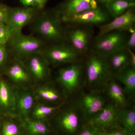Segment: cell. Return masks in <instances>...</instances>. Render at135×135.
<instances>
[{
	"label": "cell",
	"mask_w": 135,
	"mask_h": 135,
	"mask_svg": "<svg viewBox=\"0 0 135 135\" xmlns=\"http://www.w3.org/2000/svg\"><path fill=\"white\" fill-rule=\"evenodd\" d=\"M56 135H76L85 123L77 98L67 99L49 120Z\"/></svg>",
	"instance_id": "1"
},
{
	"label": "cell",
	"mask_w": 135,
	"mask_h": 135,
	"mask_svg": "<svg viewBox=\"0 0 135 135\" xmlns=\"http://www.w3.org/2000/svg\"><path fill=\"white\" fill-rule=\"evenodd\" d=\"M84 67V86L89 91L104 92L113 77L107 57L90 50L87 53Z\"/></svg>",
	"instance_id": "2"
},
{
	"label": "cell",
	"mask_w": 135,
	"mask_h": 135,
	"mask_svg": "<svg viewBox=\"0 0 135 135\" xmlns=\"http://www.w3.org/2000/svg\"><path fill=\"white\" fill-rule=\"evenodd\" d=\"M54 81L67 99L74 98L84 85V67L81 61L60 68Z\"/></svg>",
	"instance_id": "3"
},
{
	"label": "cell",
	"mask_w": 135,
	"mask_h": 135,
	"mask_svg": "<svg viewBox=\"0 0 135 135\" xmlns=\"http://www.w3.org/2000/svg\"><path fill=\"white\" fill-rule=\"evenodd\" d=\"M57 13L44 15L39 17L32 26L33 30L42 38L53 44L64 42L66 40V30Z\"/></svg>",
	"instance_id": "4"
},
{
	"label": "cell",
	"mask_w": 135,
	"mask_h": 135,
	"mask_svg": "<svg viewBox=\"0 0 135 135\" xmlns=\"http://www.w3.org/2000/svg\"><path fill=\"white\" fill-rule=\"evenodd\" d=\"M7 44L14 57L22 61L33 53L40 51L44 46L41 39L24 34L22 31H12Z\"/></svg>",
	"instance_id": "5"
},
{
	"label": "cell",
	"mask_w": 135,
	"mask_h": 135,
	"mask_svg": "<svg viewBox=\"0 0 135 135\" xmlns=\"http://www.w3.org/2000/svg\"><path fill=\"white\" fill-rule=\"evenodd\" d=\"M50 65L56 66L80 62L83 56L69 44H53L40 51Z\"/></svg>",
	"instance_id": "6"
},
{
	"label": "cell",
	"mask_w": 135,
	"mask_h": 135,
	"mask_svg": "<svg viewBox=\"0 0 135 135\" xmlns=\"http://www.w3.org/2000/svg\"><path fill=\"white\" fill-rule=\"evenodd\" d=\"M2 74L16 89H33L36 86L23 62L15 57L9 60Z\"/></svg>",
	"instance_id": "7"
},
{
	"label": "cell",
	"mask_w": 135,
	"mask_h": 135,
	"mask_svg": "<svg viewBox=\"0 0 135 135\" xmlns=\"http://www.w3.org/2000/svg\"><path fill=\"white\" fill-rule=\"evenodd\" d=\"M126 32L114 31L97 36L92 44L90 50L108 57L126 48L128 38Z\"/></svg>",
	"instance_id": "8"
},
{
	"label": "cell",
	"mask_w": 135,
	"mask_h": 135,
	"mask_svg": "<svg viewBox=\"0 0 135 135\" xmlns=\"http://www.w3.org/2000/svg\"><path fill=\"white\" fill-rule=\"evenodd\" d=\"M23 61L36 85L44 84L53 80L50 65L40 51L33 53Z\"/></svg>",
	"instance_id": "9"
},
{
	"label": "cell",
	"mask_w": 135,
	"mask_h": 135,
	"mask_svg": "<svg viewBox=\"0 0 135 135\" xmlns=\"http://www.w3.org/2000/svg\"><path fill=\"white\" fill-rule=\"evenodd\" d=\"M74 25L69 30H66V40L70 45L83 56L90 50L94 34L93 29L91 25Z\"/></svg>",
	"instance_id": "10"
},
{
	"label": "cell",
	"mask_w": 135,
	"mask_h": 135,
	"mask_svg": "<svg viewBox=\"0 0 135 135\" xmlns=\"http://www.w3.org/2000/svg\"><path fill=\"white\" fill-rule=\"evenodd\" d=\"M103 93L93 91L82 92L77 98L85 123L95 116L108 103Z\"/></svg>",
	"instance_id": "11"
},
{
	"label": "cell",
	"mask_w": 135,
	"mask_h": 135,
	"mask_svg": "<svg viewBox=\"0 0 135 135\" xmlns=\"http://www.w3.org/2000/svg\"><path fill=\"white\" fill-rule=\"evenodd\" d=\"M36 101L51 106L61 105L66 100L62 90L53 79L34 88Z\"/></svg>",
	"instance_id": "12"
},
{
	"label": "cell",
	"mask_w": 135,
	"mask_h": 135,
	"mask_svg": "<svg viewBox=\"0 0 135 135\" xmlns=\"http://www.w3.org/2000/svg\"><path fill=\"white\" fill-rule=\"evenodd\" d=\"M120 109L108 102L98 113L86 123L92 124L101 131L120 126Z\"/></svg>",
	"instance_id": "13"
},
{
	"label": "cell",
	"mask_w": 135,
	"mask_h": 135,
	"mask_svg": "<svg viewBox=\"0 0 135 135\" xmlns=\"http://www.w3.org/2000/svg\"><path fill=\"white\" fill-rule=\"evenodd\" d=\"M109 18L108 13L99 7L96 9L87 10L74 16L61 19L62 22L65 23L91 26L106 23Z\"/></svg>",
	"instance_id": "14"
},
{
	"label": "cell",
	"mask_w": 135,
	"mask_h": 135,
	"mask_svg": "<svg viewBox=\"0 0 135 135\" xmlns=\"http://www.w3.org/2000/svg\"><path fill=\"white\" fill-rule=\"evenodd\" d=\"M16 88L2 74H0V114L15 115Z\"/></svg>",
	"instance_id": "15"
},
{
	"label": "cell",
	"mask_w": 135,
	"mask_h": 135,
	"mask_svg": "<svg viewBox=\"0 0 135 135\" xmlns=\"http://www.w3.org/2000/svg\"><path fill=\"white\" fill-rule=\"evenodd\" d=\"M33 89H16L15 114L23 120L29 118L36 103Z\"/></svg>",
	"instance_id": "16"
},
{
	"label": "cell",
	"mask_w": 135,
	"mask_h": 135,
	"mask_svg": "<svg viewBox=\"0 0 135 135\" xmlns=\"http://www.w3.org/2000/svg\"><path fill=\"white\" fill-rule=\"evenodd\" d=\"M134 8L128 9L122 15L114 18L112 22L100 25L97 36L114 31H128L131 27L134 26L135 14Z\"/></svg>",
	"instance_id": "17"
},
{
	"label": "cell",
	"mask_w": 135,
	"mask_h": 135,
	"mask_svg": "<svg viewBox=\"0 0 135 135\" xmlns=\"http://www.w3.org/2000/svg\"><path fill=\"white\" fill-rule=\"evenodd\" d=\"M35 8H16L10 9L7 25L12 31H22V28L32 20Z\"/></svg>",
	"instance_id": "18"
},
{
	"label": "cell",
	"mask_w": 135,
	"mask_h": 135,
	"mask_svg": "<svg viewBox=\"0 0 135 135\" xmlns=\"http://www.w3.org/2000/svg\"><path fill=\"white\" fill-rule=\"evenodd\" d=\"M105 92L109 102L119 109L124 108L131 105L125 91L120 83L113 77L107 85Z\"/></svg>",
	"instance_id": "19"
},
{
	"label": "cell",
	"mask_w": 135,
	"mask_h": 135,
	"mask_svg": "<svg viewBox=\"0 0 135 135\" xmlns=\"http://www.w3.org/2000/svg\"><path fill=\"white\" fill-rule=\"evenodd\" d=\"M113 78L120 83L130 101L135 96V68L130 66L120 72L113 75Z\"/></svg>",
	"instance_id": "20"
},
{
	"label": "cell",
	"mask_w": 135,
	"mask_h": 135,
	"mask_svg": "<svg viewBox=\"0 0 135 135\" xmlns=\"http://www.w3.org/2000/svg\"><path fill=\"white\" fill-rule=\"evenodd\" d=\"M92 0H66L56 12L60 18L68 17L91 9Z\"/></svg>",
	"instance_id": "21"
},
{
	"label": "cell",
	"mask_w": 135,
	"mask_h": 135,
	"mask_svg": "<svg viewBox=\"0 0 135 135\" xmlns=\"http://www.w3.org/2000/svg\"><path fill=\"white\" fill-rule=\"evenodd\" d=\"M0 135H26L23 120L16 115L3 116Z\"/></svg>",
	"instance_id": "22"
},
{
	"label": "cell",
	"mask_w": 135,
	"mask_h": 135,
	"mask_svg": "<svg viewBox=\"0 0 135 135\" xmlns=\"http://www.w3.org/2000/svg\"><path fill=\"white\" fill-rule=\"evenodd\" d=\"M26 135H55L49 121L28 118L24 120Z\"/></svg>",
	"instance_id": "23"
},
{
	"label": "cell",
	"mask_w": 135,
	"mask_h": 135,
	"mask_svg": "<svg viewBox=\"0 0 135 135\" xmlns=\"http://www.w3.org/2000/svg\"><path fill=\"white\" fill-rule=\"evenodd\" d=\"M107 58L113 75L131 66L129 53L126 48L113 53Z\"/></svg>",
	"instance_id": "24"
},
{
	"label": "cell",
	"mask_w": 135,
	"mask_h": 135,
	"mask_svg": "<svg viewBox=\"0 0 135 135\" xmlns=\"http://www.w3.org/2000/svg\"><path fill=\"white\" fill-rule=\"evenodd\" d=\"M62 104L57 106H51L36 101L29 118L38 120L49 121L55 114Z\"/></svg>",
	"instance_id": "25"
},
{
	"label": "cell",
	"mask_w": 135,
	"mask_h": 135,
	"mask_svg": "<svg viewBox=\"0 0 135 135\" xmlns=\"http://www.w3.org/2000/svg\"><path fill=\"white\" fill-rule=\"evenodd\" d=\"M120 126L130 134H135V106L131 104L119 110Z\"/></svg>",
	"instance_id": "26"
},
{
	"label": "cell",
	"mask_w": 135,
	"mask_h": 135,
	"mask_svg": "<svg viewBox=\"0 0 135 135\" xmlns=\"http://www.w3.org/2000/svg\"><path fill=\"white\" fill-rule=\"evenodd\" d=\"M106 6L109 13L116 18L122 15L128 9L134 7L135 3L126 0H114Z\"/></svg>",
	"instance_id": "27"
},
{
	"label": "cell",
	"mask_w": 135,
	"mask_h": 135,
	"mask_svg": "<svg viewBox=\"0 0 135 135\" xmlns=\"http://www.w3.org/2000/svg\"><path fill=\"white\" fill-rule=\"evenodd\" d=\"M102 131L92 124L85 123L76 135H101Z\"/></svg>",
	"instance_id": "28"
},
{
	"label": "cell",
	"mask_w": 135,
	"mask_h": 135,
	"mask_svg": "<svg viewBox=\"0 0 135 135\" xmlns=\"http://www.w3.org/2000/svg\"><path fill=\"white\" fill-rule=\"evenodd\" d=\"M6 45L0 44V74H2L9 61Z\"/></svg>",
	"instance_id": "29"
},
{
	"label": "cell",
	"mask_w": 135,
	"mask_h": 135,
	"mask_svg": "<svg viewBox=\"0 0 135 135\" xmlns=\"http://www.w3.org/2000/svg\"><path fill=\"white\" fill-rule=\"evenodd\" d=\"M12 32L7 25L0 23V44L7 45Z\"/></svg>",
	"instance_id": "30"
},
{
	"label": "cell",
	"mask_w": 135,
	"mask_h": 135,
	"mask_svg": "<svg viewBox=\"0 0 135 135\" xmlns=\"http://www.w3.org/2000/svg\"><path fill=\"white\" fill-rule=\"evenodd\" d=\"M101 135H135L126 131L121 126L102 131Z\"/></svg>",
	"instance_id": "31"
},
{
	"label": "cell",
	"mask_w": 135,
	"mask_h": 135,
	"mask_svg": "<svg viewBox=\"0 0 135 135\" xmlns=\"http://www.w3.org/2000/svg\"><path fill=\"white\" fill-rule=\"evenodd\" d=\"M9 8L7 5L0 3V23L7 24L10 12Z\"/></svg>",
	"instance_id": "32"
},
{
	"label": "cell",
	"mask_w": 135,
	"mask_h": 135,
	"mask_svg": "<svg viewBox=\"0 0 135 135\" xmlns=\"http://www.w3.org/2000/svg\"><path fill=\"white\" fill-rule=\"evenodd\" d=\"M126 48L130 49L132 50L135 49V32L131 33L130 36L128 38L126 42Z\"/></svg>",
	"instance_id": "33"
},
{
	"label": "cell",
	"mask_w": 135,
	"mask_h": 135,
	"mask_svg": "<svg viewBox=\"0 0 135 135\" xmlns=\"http://www.w3.org/2000/svg\"><path fill=\"white\" fill-rule=\"evenodd\" d=\"M22 5L25 7L36 8L35 0H20Z\"/></svg>",
	"instance_id": "34"
},
{
	"label": "cell",
	"mask_w": 135,
	"mask_h": 135,
	"mask_svg": "<svg viewBox=\"0 0 135 135\" xmlns=\"http://www.w3.org/2000/svg\"><path fill=\"white\" fill-rule=\"evenodd\" d=\"M127 49L128 52L129 53V56L131 60V66L135 68V54L133 50L130 49Z\"/></svg>",
	"instance_id": "35"
},
{
	"label": "cell",
	"mask_w": 135,
	"mask_h": 135,
	"mask_svg": "<svg viewBox=\"0 0 135 135\" xmlns=\"http://www.w3.org/2000/svg\"><path fill=\"white\" fill-rule=\"evenodd\" d=\"M48 0H35L36 8L39 9H42L45 7Z\"/></svg>",
	"instance_id": "36"
},
{
	"label": "cell",
	"mask_w": 135,
	"mask_h": 135,
	"mask_svg": "<svg viewBox=\"0 0 135 135\" xmlns=\"http://www.w3.org/2000/svg\"><path fill=\"white\" fill-rule=\"evenodd\" d=\"M114 1V0H97V1L98 3H101V4H105L106 5L113 1Z\"/></svg>",
	"instance_id": "37"
},
{
	"label": "cell",
	"mask_w": 135,
	"mask_h": 135,
	"mask_svg": "<svg viewBox=\"0 0 135 135\" xmlns=\"http://www.w3.org/2000/svg\"><path fill=\"white\" fill-rule=\"evenodd\" d=\"M3 118V116L0 114V131H1L2 124Z\"/></svg>",
	"instance_id": "38"
},
{
	"label": "cell",
	"mask_w": 135,
	"mask_h": 135,
	"mask_svg": "<svg viewBox=\"0 0 135 135\" xmlns=\"http://www.w3.org/2000/svg\"><path fill=\"white\" fill-rule=\"evenodd\" d=\"M126 1H128L130 2H134V0H126Z\"/></svg>",
	"instance_id": "39"
},
{
	"label": "cell",
	"mask_w": 135,
	"mask_h": 135,
	"mask_svg": "<svg viewBox=\"0 0 135 135\" xmlns=\"http://www.w3.org/2000/svg\"></svg>",
	"instance_id": "40"
}]
</instances>
